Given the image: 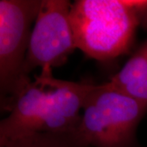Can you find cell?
I'll use <instances>...</instances> for the list:
<instances>
[{"label":"cell","instance_id":"obj_1","mask_svg":"<svg viewBox=\"0 0 147 147\" xmlns=\"http://www.w3.org/2000/svg\"><path fill=\"white\" fill-rule=\"evenodd\" d=\"M94 84L56 79L53 68L41 72L5 105L0 122V147L17 137L38 132L77 130L80 110Z\"/></svg>","mask_w":147,"mask_h":147},{"label":"cell","instance_id":"obj_2","mask_svg":"<svg viewBox=\"0 0 147 147\" xmlns=\"http://www.w3.org/2000/svg\"><path fill=\"white\" fill-rule=\"evenodd\" d=\"M69 18L77 49L109 61L131 49L138 26L147 24V1L77 0Z\"/></svg>","mask_w":147,"mask_h":147},{"label":"cell","instance_id":"obj_3","mask_svg":"<svg viewBox=\"0 0 147 147\" xmlns=\"http://www.w3.org/2000/svg\"><path fill=\"white\" fill-rule=\"evenodd\" d=\"M83 110L77 132L89 147H140L137 128L147 103L106 82L94 84Z\"/></svg>","mask_w":147,"mask_h":147},{"label":"cell","instance_id":"obj_4","mask_svg":"<svg viewBox=\"0 0 147 147\" xmlns=\"http://www.w3.org/2000/svg\"><path fill=\"white\" fill-rule=\"evenodd\" d=\"M42 0L0 1L1 106L12 99L31 79L24 71L32 23Z\"/></svg>","mask_w":147,"mask_h":147},{"label":"cell","instance_id":"obj_5","mask_svg":"<svg viewBox=\"0 0 147 147\" xmlns=\"http://www.w3.org/2000/svg\"><path fill=\"white\" fill-rule=\"evenodd\" d=\"M71 4L67 0H42L25 61L27 76L38 67L62 65L77 49L69 18Z\"/></svg>","mask_w":147,"mask_h":147},{"label":"cell","instance_id":"obj_6","mask_svg":"<svg viewBox=\"0 0 147 147\" xmlns=\"http://www.w3.org/2000/svg\"><path fill=\"white\" fill-rule=\"evenodd\" d=\"M109 82L117 89L147 103V38Z\"/></svg>","mask_w":147,"mask_h":147},{"label":"cell","instance_id":"obj_7","mask_svg":"<svg viewBox=\"0 0 147 147\" xmlns=\"http://www.w3.org/2000/svg\"><path fill=\"white\" fill-rule=\"evenodd\" d=\"M3 147H89L77 130L61 132H38L17 137Z\"/></svg>","mask_w":147,"mask_h":147}]
</instances>
